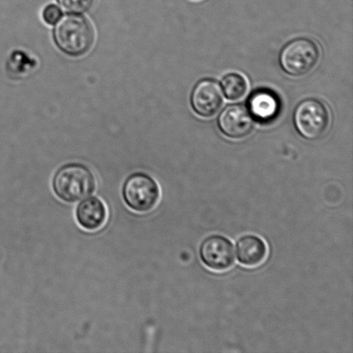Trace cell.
<instances>
[{"label":"cell","instance_id":"cell-1","mask_svg":"<svg viewBox=\"0 0 353 353\" xmlns=\"http://www.w3.org/2000/svg\"><path fill=\"white\" fill-rule=\"evenodd\" d=\"M53 34L54 43L60 50L74 57H81L91 50L95 40L92 23L78 14L62 17Z\"/></svg>","mask_w":353,"mask_h":353},{"label":"cell","instance_id":"cell-2","mask_svg":"<svg viewBox=\"0 0 353 353\" xmlns=\"http://www.w3.org/2000/svg\"><path fill=\"white\" fill-rule=\"evenodd\" d=\"M52 186L55 195L65 203H76L91 196L96 190V179L91 169L81 163H69L59 168Z\"/></svg>","mask_w":353,"mask_h":353},{"label":"cell","instance_id":"cell-3","mask_svg":"<svg viewBox=\"0 0 353 353\" xmlns=\"http://www.w3.org/2000/svg\"><path fill=\"white\" fill-rule=\"evenodd\" d=\"M122 195L130 210L139 213L150 212L157 205L161 189L157 180L145 172H134L123 183Z\"/></svg>","mask_w":353,"mask_h":353},{"label":"cell","instance_id":"cell-4","mask_svg":"<svg viewBox=\"0 0 353 353\" xmlns=\"http://www.w3.org/2000/svg\"><path fill=\"white\" fill-rule=\"evenodd\" d=\"M320 50L314 41L307 38L290 41L280 54L283 70L292 76H303L313 70L320 60Z\"/></svg>","mask_w":353,"mask_h":353},{"label":"cell","instance_id":"cell-5","mask_svg":"<svg viewBox=\"0 0 353 353\" xmlns=\"http://www.w3.org/2000/svg\"><path fill=\"white\" fill-rule=\"evenodd\" d=\"M330 117L327 107L319 100L309 99L297 105L294 123L301 136L307 140H319L330 126Z\"/></svg>","mask_w":353,"mask_h":353},{"label":"cell","instance_id":"cell-6","mask_svg":"<svg viewBox=\"0 0 353 353\" xmlns=\"http://www.w3.org/2000/svg\"><path fill=\"white\" fill-rule=\"evenodd\" d=\"M201 261L214 272H224L234 263V245L230 239L220 234L206 237L200 245Z\"/></svg>","mask_w":353,"mask_h":353},{"label":"cell","instance_id":"cell-7","mask_svg":"<svg viewBox=\"0 0 353 353\" xmlns=\"http://www.w3.org/2000/svg\"><path fill=\"white\" fill-rule=\"evenodd\" d=\"M223 103V93L221 86L213 79H203L194 88L192 105L201 117H210L219 112Z\"/></svg>","mask_w":353,"mask_h":353},{"label":"cell","instance_id":"cell-8","mask_svg":"<svg viewBox=\"0 0 353 353\" xmlns=\"http://www.w3.org/2000/svg\"><path fill=\"white\" fill-rule=\"evenodd\" d=\"M221 132L227 137L240 139L248 136L254 128V117L243 105L228 106L218 119Z\"/></svg>","mask_w":353,"mask_h":353},{"label":"cell","instance_id":"cell-9","mask_svg":"<svg viewBox=\"0 0 353 353\" xmlns=\"http://www.w3.org/2000/svg\"><path fill=\"white\" fill-rule=\"evenodd\" d=\"M79 226L88 231H96L105 224L108 217L105 203L99 197L91 196L81 199L75 210Z\"/></svg>","mask_w":353,"mask_h":353},{"label":"cell","instance_id":"cell-10","mask_svg":"<svg viewBox=\"0 0 353 353\" xmlns=\"http://www.w3.org/2000/svg\"><path fill=\"white\" fill-rule=\"evenodd\" d=\"M249 110L254 119L259 123L272 122L278 117L280 102L278 97L268 90H259L252 93L248 101Z\"/></svg>","mask_w":353,"mask_h":353},{"label":"cell","instance_id":"cell-11","mask_svg":"<svg viewBox=\"0 0 353 353\" xmlns=\"http://www.w3.org/2000/svg\"><path fill=\"white\" fill-rule=\"evenodd\" d=\"M268 255V247L261 237L247 234L239 239L236 243L238 261L248 268L261 265Z\"/></svg>","mask_w":353,"mask_h":353},{"label":"cell","instance_id":"cell-12","mask_svg":"<svg viewBox=\"0 0 353 353\" xmlns=\"http://www.w3.org/2000/svg\"><path fill=\"white\" fill-rule=\"evenodd\" d=\"M224 94L230 100H238L243 98L248 92V84L243 76L238 74H230L225 76L221 81Z\"/></svg>","mask_w":353,"mask_h":353},{"label":"cell","instance_id":"cell-13","mask_svg":"<svg viewBox=\"0 0 353 353\" xmlns=\"http://www.w3.org/2000/svg\"><path fill=\"white\" fill-rule=\"evenodd\" d=\"M57 2L67 12L82 14L91 10L95 0H57Z\"/></svg>","mask_w":353,"mask_h":353},{"label":"cell","instance_id":"cell-14","mask_svg":"<svg viewBox=\"0 0 353 353\" xmlns=\"http://www.w3.org/2000/svg\"><path fill=\"white\" fill-rule=\"evenodd\" d=\"M63 17V13L60 7L55 5H50L45 7L43 12V17L48 24H57L58 21Z\"/></svg>","mask_w":353,"mask_h":353}]
</instances>
